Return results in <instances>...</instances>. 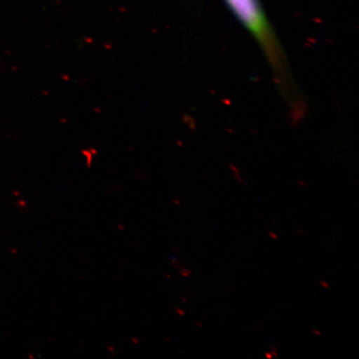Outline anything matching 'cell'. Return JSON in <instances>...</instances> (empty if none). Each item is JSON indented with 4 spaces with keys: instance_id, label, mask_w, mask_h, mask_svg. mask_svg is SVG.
<instances>
[{
    "instance_id": "obj_7",
    "label": "cell",
    "mask_w": 359,
    "mask_h": 359,
    "mask_svg": "<svg viewBox=\"0 0 359 359\" xmlns=\"http://www.w3.org/2000/svg\"><path fill=\"white\" fill-rule=\"evenodd\" d=\"M297 232H298V234H300V235H304V231L302 230H298Z\"/></svg>"
},
{
    "instance_id": "obj_3",
    "label": "cell",
    "mask_w": 359,
    "mask_h": 359,
    "mask_svg": "<svg viewBox=\"0 0 359 359\" xmlns=\"http://www.w3.org/2000/svg\"><path fill=\"white\" fill-rule=\"evenodd\" d=\"M271 353L273 358H277L278 356H279V354H278V351H277V349L276 347L271 346Z\"/></svg>"
},
{
    "instance_id": "obj_8",
    "label": "cell",
    "mask_w": 359,
    "mask_h": 359,
    "mask_svg": "<svg viewBox=\"0 0 359 359\" xmlns=\"http://www.w3.org/2000/svg\"><path fill=\"white\" fill-rule=\"evenodd\" d=\"M196 325H198V327H202V325L201 324V323H200V324H199V323H196Z\"/></svg>"
},
{
    "instance_id": "obj_4",
    "label": "cell",
    "mask_w": 359,
    "mask_h": 359,
    "mask_svg": "<svg viewBox=\"0 0 359 359\" xmlns=\"http://www.w3.org/2000/svg\"><path fill=\"white\" fill-rule=\"evenodd\" d=\"M320 284L323 287V288H324V289H329L330 288L329 283L326 282L325 280L320 281Z\"/></svg>"
},
{
    "instance_id": "obj_1",
    "label": "cell",
    "mask_w": 359,
    "mask_h": 359,
    "mask_svg": "<svg viewBox=\"0 0 359 359\" xmlns=\"http://www.w3.org/2000/svg\"><path fill=\"white\" fill-rule=\"evenodd\" d=\"M233 12L243 24L249 32L252 34L260 49L266 56L271 66L273 77L279 86L280 92L287 102L293 106L294 93L292 92L290 69L285 53L273 34L266 15L260 7L258 0H226Z\"/></svg>"
},
{
    "instance_id": "obj_2",
    "label": "cell",
    "mask_w": 359,
    "mask_h": 359,
    "mask_svg": "<svg viewBox=\"0 0 359 359\" xmlns=\"http://www.w3.org/2000/svg\"><path fill=\"white\" fill-rule=\"evenodd\" d=\"M269 236L271 237L272 240H275V241L278 240V238H279V236H278L276 233L272 232V231L269 232Z\"/></svg>"
},
{
    "instance_id": "obj_5",
    "label": "cell",
    "mask_w": 359,
    "mask_h": 359,
    "mask_svg": "<svg viewBox=\"0 0 359 359\" xmlns=\"http://www.w3.org/2000/svg\"><path fill=\"white\" fill-rule=\"evenodd\" d=\"M313 333L318 337H320L322 335L321 332L316 329L313 330Z\"/></svg>"
},
{
    "instance_id": "obj_6",
    "label": "cell",
    "mask_w": 359,
    "mask_h": 359,
    "mask_svg": "<svg viewBox=\"0 0 359 359\" xmlns=\"http://www.w3.org/2000/svg\"><path fill=\"white\" fill-rule=\"evenodd\" d=\"M266 358H268V359H272V358H273V355H272V354H271V352H269V353H266Z\"/></svg>"
}]
</instances>
